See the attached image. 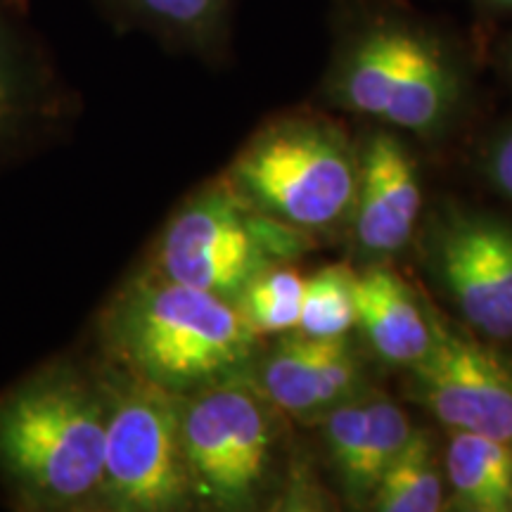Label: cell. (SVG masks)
<instances>
[{
  "label": "cell",
  "mask_w": 512,
  "mask_h": 512,
  "mask_svg": "<svg viewBox=\"0 0 512 512\" xmlns=\"http://www.w3.org/2000/svg\"><path fill=\"white\" fill-rule=\"evenodd\" d=\"M105 418L98 361L60 354L0 389V491L8 505L100 510Z\"/></svg>",
  "instance_id": "cell-1"
},
{
  "label": "cell",
  "mask_w": 512,
  "mask_h": 512,
  "mask_svg": "<svg viewBox=\"0 0 512 512\" xmlns=\"http://www.w3.org/2000/svg\"><path fill=\"white\" fill-rule=\"evenodd\" d=\"M100 358L174 396L249 377L259 332L238 304L143 268L98 316Z\"/></svg>",
  "instance_id": "cell-2"
},
{
  "label": "cell",
  "mask_w": 512,
  "mask_h": 512,
  "mask_svg": "<svg viewBox=\"0 0 512 512\" xmlns=\"http://www.w3.org/2000/svg\"><path fill=\"white\" fill-rule=\"evenodd\" d=\"M470 69L444 31L394 5H363L339 24L323 95L332 107L418 138L458 119Z\"/></svg>",
  "instance_id": "cell-3"
},
{
  "label": "cell",
  "mask_w": 512,
  "mask_h": 512,
  "mask_svg": "<svg viewBox=\"0 0 512 512\" xmlns=\"http://www.w3.org/2000/svg\"><path fill=\"white\" fill-rule=\"evenodd\" d=\"M223 181L287 226L304 233L330 230L354 211L358 155L332 121L287 114L242 147Z\"/></svg>",
  "instance_id": "cell-4"
},
{
  "label": "cell",
  "mask_w": 512,
  "mask_h": 512,
  "mask_svg": "<svg viewBox=\"0 0 512 512\" xmlns=\"http://www.w3.org/2000/svg\"><path fill=\"white\" fill-rule=\"evenodd\" d=\"M304 238V230L264 214L219 178L171 214L147 268L235 304L256 275L297 259Z\"/></svg>",
  "instance_id": "cell-5"
},
{
  "label": "cell",
  "mask_w": 512,
  "mask_h": 512,
  "mask_svg": "<svg viewBox=\"0 0 512 512\" xmlns=\"http://www.w3.org/2000/svg\"><path fill=\"white\" fill-rule=\"evenodd\" d=\"M107 396L100 510L176 512L195 505L181 441V396L98 358Z\"/></svg>",
  "instance_id": "cell-6"
},
{
  "label": "cell",
  "mask_w": 512,
  "mask_h": 512,
  "mask_svg": "<svg viewBox=\"0 0 512 512\" xmlns=\"http://www.w3.org/2000/svg\"><path fill=\"white\" fill-rule=\"evenodd\" d=\"M278 422L249 377L181 396V441L192 498L216 510H247L271 470Z\"/></svg>",
  "instance_id": "cell-7"
},
{
  "label": "cell",
  "mask_w": 512,
  "mask_h": 512,
  "mask_svg": "<svg viewBox=\"0 0 512 512\" xmlns=\"http://www.w3.org/2000/svg\"><path fill=\"white\" fill-rule=\"evenodd\" d=\"M427 259L472 330L498 342L512 339V226L448 209L434 216Z\"/></svg>",
  "instance_id": "cell-8"
},
{
  "label": "cell",
  "mask_w": 512,
  "mask_h": 512,
  "mask_svg": "<svg viewBox=\"0 0 512 512\" xmlns=\"http://www.w3.org/2000/svg\"><path fill=\"white\" fill-rule=\"evenodd\" d=\"M411 370L413 399L448 430L512 446V366L477 339L434 318V342Z\"/></svg>",
  "instance_id": "cell-9"
},
{
  "label": "cell",
  "mask_w": 512,
  "mask_h": 512,
  "mask_svg": "<svg viewBox=\"0 0 512 512\" xmlns=\"http://www.w3.org/2000/svg\"><path fill=\"white\" fill-rule=\"evenodd\" d=\"M72 112L48 50L22 12L0 3V174L38 155Z\"/></svg>",
  "instance_id": "cell-10"
},
{
  "label": "cell",
  "mask_w": 512,
  "mask_h": 512,
  "mask_svg": "<svg viewBox=\"0 0 512 512\" xmlns=\"http://www.w3.org/2000/svg\"><path fill=\"white\" fill-rule=\"evenodd\" d=\"M252 375L254 387L271 406L302 420L323 418L366 392L363 363L347 337L318 339L285 332L271 354L256 358Z\"/></svg>",
  "instance_id": "cell-11"
},
{
  "label": "cell",
  "mask_w": 512,
  "mask_h": 512,
  "mask_svg": "<svg viewBox=\"0 0 512 512\" xmlns=\"http://www.w3.org/2000/svg\"><path fill=\"white\" fill-rule=\"evenodd\" d=\"M422 209L418 166L394 131L370 133L358 157L356 204L351 211L358 252L389 259L413 240Z\"/></svg>",
  "instance_id": "cell-12"
},
{
  "label": "cell",
  "mask_w": 512,
  "mask_h": 512,
  "mask_svg": "<svg viewBox=\"0 0 512 512\" xmlns=\"http://www.w3.org/2000/svg\"><path fill=\"white\" fill-rule=\"evenodd\" d=\"M316 422L323 430L332 470L344 494L356 503H368L384 470L413 432L411 418L399 403L368 389Z\"/></svg>",
  "instance_id": "cell-13"
},
{
  "label": "cell",
  "mask_w": 512,
  "mask_h": 512,
  "mask_svg": "<svg viewBox=\"0 0 512 512\" xmlns=\"http://www.w3.org/2000/svg\"><path fill=\"white\" fill-rule=\"evenodd\" d=\"M434 313L392 268L377 264L356 275V328L392 366L411 368L434 342Z\"/></svg>",
  "instance_id": "cell-14"
},
{
  "label": "cell",
  "mask_w": 512,
  "mask_h": 512,
  "mask_svg": "<svg viewBox=\"0 0 512 512\" xmlns=\"http://www.w3.org/2000/svg\"><path fill=\"white\" fill-rule=\"evenodd\" d=\"M117 24L143 29L166 46L216 57L226 46L233 0H98Z\"/></svg>",
  "instance_id": "cell-15"
},
{
  "label": "cell",
  "mask_w": 512,
  "mask_h": 512,
  "mask_svg": "<svg viewBox=\"0 0 512 512\" xmlns=\"http://www.w3.org/2000/svg\"><path fill=\"white\" fill-rule=\"evenodd\" d=\"M444 475L453 508L465 512H510L512 446L505 441L451 430Z\"/></svg>",
  "instance_id": "cell-16"
},
{
  "label": "cell",
  "mask_w": 512,
  "mask_h": 512,
  "mask_svg": "<svg viewBox=\"0 0 512 512\" xmlns=\"http://www.w3.org/2000/svg\"><path fill=\"white\" fill-rule=\"evenodd\" d=\"M446 501V475L441 470L437 439L430 430L411 432L389 463L368 503L377 512H439Z\"/></svg>",
  "instance_id": "cell-17"
},
{
  "label": "cell",
  "mask_w": 512,
  "mask_h": 512,
  "mask_svg": "<svg viewBox=\"0 0 512 512\" xmlns=\"http://www.w3.org/2000/svg\"><path fill=\"white\" fill-rule=\"evenodd\" d=\"M356 328V273L349 266H325L304 283L299 335L318 339L347 337Z\"/></svg>",
  "instance_id": "cell-18"
},
{
  "label": "cell",
  "mask_w": 512,
  "mask_h": 512,
  "mask_svg": "<svg viewBox=\"0 0 512 512\" xmlns=\"http://www.w3.org/2000/svg\"><path fill=\"white\" fill-rule=\"evenodd\" d=\"M304 283L306 278L294 268L273 266L256 275L235 304L259 335L294 332L302 313Z\"/></svg>",
  "instance_id": "cell-19"
},
{
  "label": "cell",
  "mask_w": 512,
  "mask_h": 512,
  "mask_svg": "<svg viewBox=\"0 0 512 512\" xmlns=\"http://www.w3.org/2000/svg\"><path fill=\"white\" fill-rule=\"evenodd\" d=\"M486 171H489L491 183L512 200V128L503 133L491 147L489 159H486Z\"/></svg>",
  "instance_id": "cell-20"
},
{
  "label": "cell",
  "mask_w": 512,
  "mask_h": 512,
  "mask_svg": "<svg viewBox=\"0 0 512 512\" xmlns=\"http://www.w3.org/2000/svg\"><path fill=\"white\" fill-rule=\"evenodd\" d=\"M479 8L494 12H512V0H475Z\"/></svg>",
  "instance_id": "cell-21"
},
{
  "label": "cell",
  "mask_w": 512,
  "mask_h": 512,
  "mask_svg": "<svg viewBox=\"0 0 512 512\" xmlns=\"http://www.w3.org/2000/svg\"><path fill=\"white\" fill-rule=\"evenodd\" d=\"M505 67H508V74L512 76V41L508 46V53H505Z\"/></svg>",
  "instance_id": "cell-22"
},
{
  "label": "cell",
  "mask_w": 512,
  "mask_h": 512,
  "mask_svg": "<svg viewBox=\"0 0 512 512\" xmlns=\"http://www.w3.org/2000/svg\"><path fill=\"white\" fill-rule=\"evenodd\" d=\"M510 512H512V503H510Z\"/></svg>",
  "instance_id": "cell-23"
}]
</instances>
